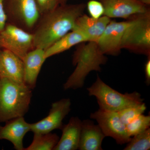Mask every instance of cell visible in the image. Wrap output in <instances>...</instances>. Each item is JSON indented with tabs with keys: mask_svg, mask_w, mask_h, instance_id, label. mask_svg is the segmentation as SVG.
<instances>
[{
	"mask_svg": "<svg viewBox=\"0 0 150 150\" xmlns=\"http://www.w3.org/2000/svg\"><path fill=\"white\" fill-rule=\"evenodd\" d=\"M83 3L65 4L40 15L32 33L34 48L46 50L71 31L77 19L84 14Z\"/></svg>",
	"mask_w": 150,
	"mask_h": 150,
	"instance_id": "obj_1",
	"label": "cell"
},
{
	"mask_svg": "<svg viewBox=\"0 0 150 150\" xmlns=\"http://www.w3.org/2000/svg\"><path fill=\"white\" fill-rule=\"evenodd\" d=\"M107 62V57L96 42L88 41L78 44L73 56V64L76 68L64 85V88L67 90L82 87L90 73L100 72L101 65Z\"/></svg>",
	"mask_w": 150,
	"mask_h": 150,
	"instance_id": "obj_2",
	"label": "cell"
},
{
	"mask_svg": "<svg viewBox=\"0 0 150 150\" xmlns=\"http://www.w3.org/2000/svg\"><path fill=\"white\" fill-rule=\"evenodd\" d=\"M32 90L24 83L0 79V123L24 117L29 109Z\"/></svg>",
	"mask_w": 150,
	"mask_h": 150,
	"instance_id": "obj_3",
	"label": "cell"
},
{
	"mask_svg": "<svg viewBox=\"0 0 150 150\" xmlns=\"http://www.w3.org/2000/svg\"><path fill=\"white\" fill-rule=\"evenodd\" d=\"M87 90L90 96L96 98L99 109L103 110L118 112L144 102L139 92L121 93L106 84L98 76L96 81Z\"/></svg>",
	"mask_w": 150,
	"mask_h": 150,
	"instance_id": "obj_4",
	"label": "cell"
},
{
	"mask_svg": "<svg viewBox=\"0 0 150 150\" xmlns=\"http://www.w3.org/2000/svg\"><path fill=\"white\" fill-rule=\"evenodd\" d=\"M123 34L121 49L150 56V12L129 19Z\"/></svg>",
	"mask_w": 150,
	"mask_h": 150,
	"instance_id": "obj_5",
	"label": "cell"
},
{
	"mask_svg": "<svg viewBox=\"0 0 150 150\" xmlns=\"http://www.w3.org/2000/svg\"><path fill=\"white\" fill-rule=\"evenodd\" d=\"M7 23L32 33L40 16L35 0H4Z\"/></svg>",
	"mask_w": 150,
	"mask_h": 150,
	"instance_id": "obj_6",
	"label": "cell"
},
{
	"mask_svg": "<svg viewBox=\"0 0 150 150\" xmlns=\"http://www.w3.org/2000/svg\"><path fill=\"white\" fill-rule=\"evenodd\" d=\"M34 48L32 33L9 23L0 32V49L8 50L22 60Z\"/></svg>",
	"mask_w": 150,
	"mask_h": 150,
	"instance_id": "obj_7",
	"label": "cell"
},
{
	"mask_svg": "<svg viewBox=\"0 0 150 150\" xmlns=\"http://www.w3.org/2000/svg\"><path fill=\"white\" fill-rule=\"evenodd\" d=\"M90 118L97 121L105 137H111L118 144H127L131 139L118 112L99 109L91 113Z\"/></svg>",
	"mask_w": 150,
	"mask_h": 150,
	"instance_id": "obj_8",
	"label": "cell"
},
{
	"mask_svg": "<svg viewBox=\"0 0 150 150\" xmlns=\"http://www.w3.org/2000/svg\"><path fill=\"white\" fill-rule=\"evenodd\" d=\"M69 98H63L53 103L48 115L36 123H30V131L33 134H45L62 129L63 121L71 110Z\"/></svg>",
	"mask_w": 150,
	"mask_h": 150,
	"instance_id": "obj_9",
	"label": "cell"
},
{
	"mask_svg": "<svg viewBox=\"0 0 150 150\" xmlns=\"http://www.w3.org/2000/svg\"><path fill=\"white\" fill-rule=\"evenodd\" d=\"M130 20L125 21H110L97 41L100 49L105 55L117 56L121 52L123 34L130 24Z\"/></svg>",
	"mask_w": 150,
	"mask_h": 150,
	"instance_id": "obj_10",
	"label": "cell"
},
{
	"mask_svg": "<svg viewBox=\"0 0 150 150\" xmlns=\"http://www.w3.org/2000/svg\"><path fill=\"white\" fill-rule=\"evenodd\" d=\"M104 7L103 16L109 18L129 19L133 17L150 12L149 6L138 0H98Z\"/></svg>",
	"mask_w": 150,
	"mask_h": 150,
	"instance_id": "obj_11",
	"label": "cell"
},
{
	"mask_svg": "<svg viewBox=\"0 0 150 150\" xmlns=\"http://www.w3.org/2000/svg\"><path fill=\"white\" fill-rule=\"evenodd\" d=\"M110 21L111 18L105 16L94 18L83 14L77 19L72 30L80 33L87 42H97Z\"/></svg>",
	"mask_w": 150,
	"mask_h": 150,
	"instance_id": "obj_12",
	"label": "cell"
},
{
	"mask_svg": "<svg viewBox=\"0 0 150 150\" xmlns=\"http://www.w3.org/2000/svg\"><path fill=\"white\" fill-rule=\"evenodd\" d=\"M5 123V126H0V140L11 142L15 149L24 150L23 138L30 131V123H27L23 117L13 118Z\"/></svg>",
	"mask_w": 150,
	"mask_h": 150,
	"instance_id": "obj_13",
	"label": "cell"
},
{
	"mask_svg": "<svg viewBox=\"0 0 150 150\" xmlns=\"http://www.w3.org/2000/svg\"><path fill=\"white\" fill-rule=\"evenodd\" d=\"M0 79L24 83L22 60L11 51L4 49H0Z\"/></svg>",
	"mask_w": 150,
	"mask_h": 150,
	"instance_id": "obj_14",
	"label": "cell"
},
{
	"mask_svg": "<svg viewBox=\"0 0 150 150\" xmlns=\"http://www.w3.org/2000/svg\"><path fill=\"white\" fill-rule=\"evenodd\" d=\"M45 51L34 48L22 59L24 68V82L31 89L35 88L38 77L43 64L46 59Z\"/></svg>",
	"mask_w": 150,
	"mask_h": 150,
	"instance_id": "obj_15",
	"label": "cell"
},
{
	"mask_svg": "<svg viewBox=\"0 0 150 150\" xmlns=\"http://www.w3.org/2000/svg\"><path fill=\"white\" fill-rule=\"evenodd\" d=\"M105 136L98 125L88 119L82 121L78 149L102 150L103 141Z\"/></svg>",
	"mask_w": 150,
	"mask_h": 150,
	"instance_id": "obj_16",
	"label": "cell"
},
{
	"mask_svg": "<svg viewBox=\"0 0 150 150\" xmlns=\"http://www.w3.org/2000/svg\"><path fill=\"white\" fill-rule=\"evenodd\" d=\"M82 121L77 117L70 118L69 123L63 125L61 129L62 137L53 150L78 149Z\"/></svg>",
	"mask_w": 150,
	"mask_h": 150,
	"instance_id": "obj_17",
	"label": "cell"
},
{
	"mask_svg": "<svg viewBox=\"0 0 150 150\" xmlns=\"http://www.w3.org/2000/svg\"><path fill=\"white\" fill-rule=\"evenodd\" d=\"M87 42L79 33L71 30L45 50L46 59L69 50L79 43Z\"/></svg>",
	"mask_w": 150,
	"mask_h": 150,
	"instance_id": "obj_18",
	"label": "cell"
},
{
	"mask_svg": "<svg viewBox=\"0 0 150 150\" xmlns=\"http://www.w3.org/2000/svg\"><path fill=\"white\" fill-rule=\"evenodd\" d=\"M59 137L51 132L45 134H34L33 139L29 146L24 150H52L59 142Z\"/></svg>",
	"mask_w": 150,
	"mask_h": 150,
	"instance_id": "obj_19",
	"label": "cell"
},
{
	"mask_svg": "<svg viewBox=\"0 0 150 150\" xmlns=\"http://www.w3.org/2000/svg\"><path fill=\"white\" fill-rule=\"evenodd\" d=\"M124 150H149L150 149V129L131 137Z\"/></svg>",
	"mask_w": 150,
	"mask_h": 150,
	"instance_id": "obj_20",
	"label": "cell"
},
{
	"mask_svg": "<svg viewBox=\"0 0 150 150\" xmlns=\"http://www.w3.org/2000/svg\"><path fill=\"white\" fill-rule=\"evenodd\" d=\"M150 115L142 114L126 125L129 137H132L150 128Z\"/></svg>",
	"mask_w": 150,
	"mask_h": 150,
	"instance_id": "obj_21",
	"label": "cell"
},
{
	"mask_svg": "<svg viewBox=\"0 0 150 150\" xmlns=\"http://www.w3.org/2000/svg\"><path fill=\"white\" fill-rule=\"evenodd\" d=\"M146 109V103L143 102L141 104L126 108L118 111V112L121 121L126 126L140 115L143 114Z\"/></svg>",
	"mask_w": 150,
	"mask_h": 150,
	"instance_id": "obj_22",
	"label": "cell"
},
{
	"mask_svg": "<svg viewBox=\"0 0 150 150\" xmlns=\"http://www.w3.org/2000/svg\"><path fill=\"white\" fill-rule=\"evenodd\" d=\"M67 0H35L40 15L47 13L59 6L67 4Z\"/></svg>",
	"mask_w": 150,
	"mask_h": 150,
	"instance_id": "obj_23",
	"label": "cell"
},
{
	"mask_svg": "<svg viewBox=\"0 0 150 150\" xmlns=\"http://www.w3.org/2000/svg\"><path fill=\"white\" fill-rule=\"evenodd\" d=\"M86 6L89 14L93 18H98L104 14V7L99 1L91 0L88 2Z\"/></svg>",
	"mask_w": 150,
	"mask_h": 150,
	"instance_id": "obj_24",
	"label": "cell"
},
{
	"mask_svg": "<svg viewBox=\"0 0 150 150\" xmlns=\"http://www.w3.org/2000/svg\"><path fill=\"white\" fill-rule=\"evenodd\" d=\"M4 0H0V32L5 27L7 23V17L4 5Z\"/></svg>",
	"mask_w": 150,
	"mask_h": 150,
	"instance_id": "obj_25",
	"label": "cell"
},
{
	"mask_svg": "<svg viewBox=\"0 0 150 150\" xmlns=\"http://www.w3.org/2000/svg\"><path fill=\"white\" fill-rule=\"evenodd\" d=\"M145 74L146 82L148 86L150 84V56L148 57L147 61L145 64Z\"/></svg>",
	"mask_w": 150,
	"mask_h": 150,
	"instance_id": "obj_26",
	"label": "cell"
},
{
	"mask_svg": "<svg viewBox=\"0 0 150 150\" xmlns=\"http://www.w3.org/2000/svg\"><path fill=\"white\" fill-rule=\"evenodd\" d=\"M138 1L145 5L149 6L150 5V0H138Z\"/></svg>",
	"mask_w": 150,
	"mask_h": 150,
	"instance_id": "obj_27",
	"label": "cell"
}]
</instances>
